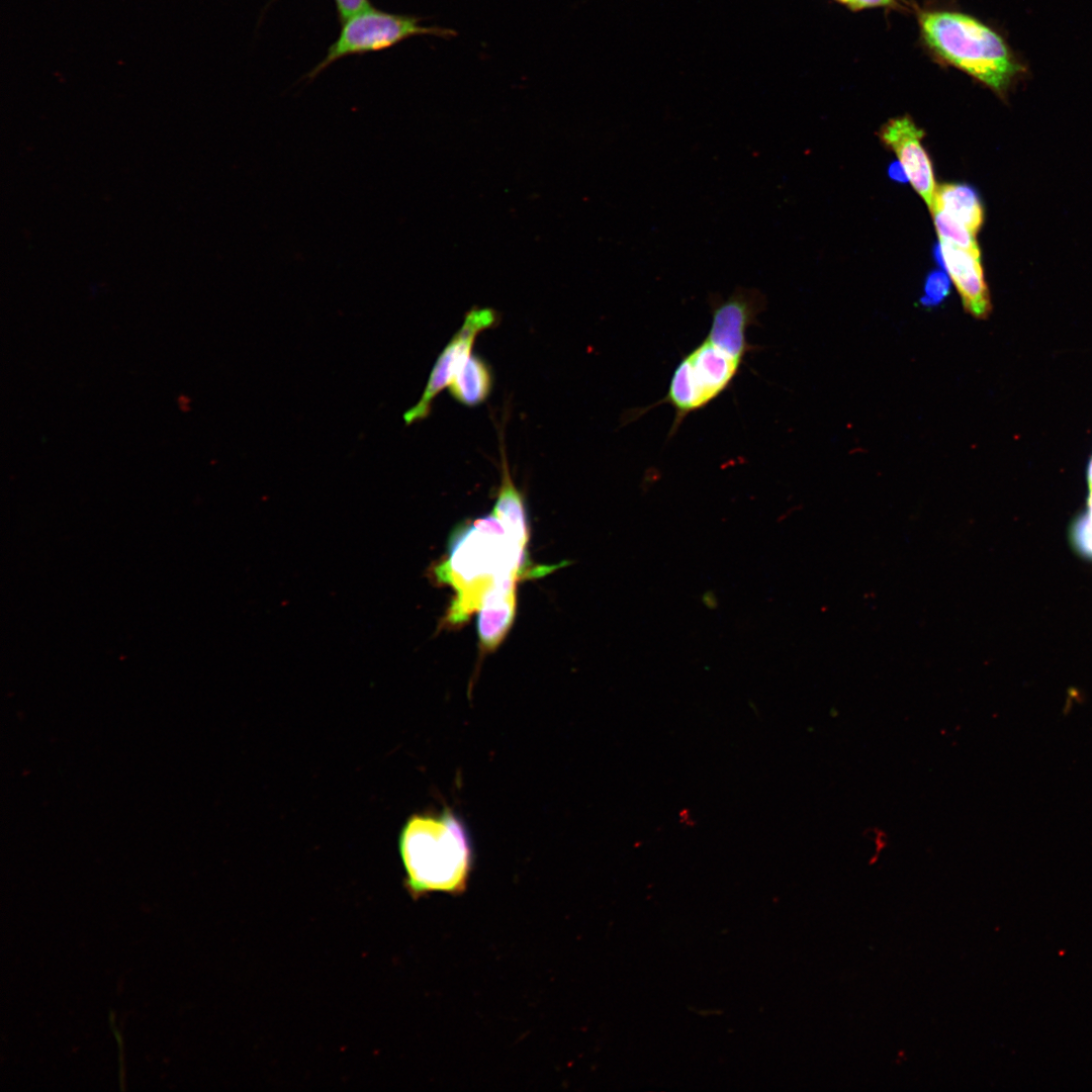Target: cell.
Masks as SVG:
<instances>
[{
    "mask_svg": "<svg viewBox=\"0 0 1092 1092\" xmlns=\"http://www.w3.org/2000/svg\"><path fill=\"white\" fill-rule=\"evenodd\" d=\"M919 39L939 65L956 68L1004 96L1026 67L993 27L967 12L915 9Z\"/></svg>",
    "mask_w": 1092,
    "mask_h": 1092,
    "instance_id": "cell-1",
    "label": "cell"
},
{
    "mask_svg": "<svg viewBox=\"0 0 1092 1092\" xmlns=\"http://www.w3.org/2000/svg\"><path fill=\"white\" fill-rule=\"evenodd\" d=\"M526 566V546L511 536L493 513L460 529L452 538L447 561L433 568L437 581L450 583L457 593L449 620L466 619L478 610L492 585L519 578Z\"/></svg>",
    "mask_w": 1092,
    "mask_h": 1092,
    "instance_id": "cell-2",
    "label": "cell"
},
{
    "mask_svg": "<svg viewBox=\"0 0 1092 1092\" xmlns=\"http://www.w3.org/2000/svg\"><path fill=\"white\" fill-rule=\"evenodd\" d=\"M399 852L405 887L414 898L433 892L454 895L466 889L472 846L462 820L449 809L412 815L401 829Z\"/></svg>",
    "mask_w": 1092,
    "mask_h": 1092,
    "instance_id": "cell-3",
    "label": "cell"
},
{
    "mask_svg": "<svg viewBox=\"0 0 1092 1092\" xmlns=\"http://www.w3.org/2000/svg\"><path fill=\"white\" fill-rule=\"evenodd\" d=\"M745 358L746 355L706 335L680 358L672 371L665 395L651 405L635 410L632 420L655 406L669 404L674 413L668 434V438H671L691 414L705 408L731 387Z\"/></svg>",
    "mask_w": 1092,
    "mask_h": 1092,
    "instance_id": "cell-4",
    "label": "cell"
},
{
    "mask_svg": "<svg viewBox=\"0 0 1092 1092\" xmlns=\"http://www.w3.org/2000/svg\"><path fill=\"white\" fill-rule=\"evenodd\" d=\"M420 18L396 15L369 8L346 20L337 41L325 60L312 71L314 76L334 61L347 55L387 49L415 35L451 38L456 32L439 26H423Z\"/></svg>",
    "mask_w": 1092,
    "mask_h": 1092,
    "instance_id": "cell-5",
    "label": "cell"
},
{
    "mask_svg": "<svg viewBox=\"0 0 1092 1092\" xmlns=\"http://www.w3.org/2000/svg\"><path fill=\"white\" fill-rule=\"evenodd\" d=\"M497 315L489 307H472L462 326L439 354L419 401L403 414L405 425L425 420L431 413L435 397L450 385L471 356L475 339L496 323Z\"/></svg>",
    "mask_w": 1092,
    "mask_h": 1092,
    "instance_id": "cell-6",
    "label": "cell"
},
{
    "mask_svg": "<svg viewBox=\"0 0 1092 1092\" xmlns=\"http://www.w3.org/2000/svg\"><path fill=\"white\" fill-rule=\"evenodd\" d=\"M708 302L712 320L707 336L746 356L757 349L748 342L747 331L766 307L761 291L738 286L726 298L711 293Z\"/></svg>",
    "mask_w": 1092,
    "mask_h": 1092,
    "instance_id": "cell-7",
    "label": "cell"
},
{
    "mask_svg": "<svg viewBox=\"0 0 1092 1092\" xmlns=\"http://www.w3.org/2000/svg\"><path fill=\"white\" fill-rule=\"evenodd\" d=\"M879 135L883 144L896 154L908 181L930 209L936 184L930 158L922 145L923 129L909 115H903L887 121Z\"/></svg>",
    "mask_w": 1092,
    "mask_h": 1092,
    "instance_id": "cell-8",
    "label": "cell"
},
{
    "mask_svg": "<svg viewBox=\"0 0 1092 1092\" xmlns=\"http://www.w3.org/2000/svg\"><path fill=\"white\" fill-rule=\"evenodd\" d=\"M937 263L943 267L971 315L985 318L991 301L981 258L943 240L934 249Z\"/></svg>",
    "mask_w": 1092,
    "mask_h": 1092,
    "instance_id": "cell-9",
    "label": "cell"
},
{
    "mask_svg": "<svg viewBox=\"0 0 1092 1092\" xmlns=\"http://www.w3.org/2000/svg\"><path fill=\"white\" fill-rule=\"evenodd\" d=\"M516 579L492 585L478 608L477 631L486 649L495 648L508 633L516 611Z\"/></svg>",
    "mask_w": 1092,
    "mask_h": 1092,
    "instance_id": "cell-10",
    "label": "cell"
},
{
    "mask_svg": "<svg viewBox=\"0 0 1092 1092\" xmlns=\"http://www.w3.org/2000/svg\"><path fill=\"white\" fill-rule=\"evenodd\" d=\"M932 206L942 209L974 235H977L983 225L984 207L978 192L970 185L959 183L939 185L936 187Z\"/></svg>",
    "mask_w": 1092,
    "mask_h": 1092,
    "instance_id": "cell-11",
    "label": "cell"
},
{
    "mask_svg": "<svg viewBox=\"0 0 1092 1092\" xmlns=\"http://www.w3.org/2000/svg\"><path fill=\"white\" fill-rule=\"evenodd\" d=\"M493 385L490 366L479 356L471 355L448 386L459 403L473 407L483 403Z\"/></svg>",
    "mask_w": 1092,
    "mask_h": 1092,
    "instance_id": "cell-12",
    "label": "cell"
},
{
    "mask_svg": "<svg viewBox=\"0 0 1092 1092\" xmlns=\"http://www.w3.org/2000/svg\"><path fill=\"white\" fill-rule=\"evenodd\" d=\"M502 453V484L492 513L515 540L527 546L529 533L524 499L512 480L505 451Z\"/></svg>",
    "mask_w": 1092,
    "mask_h": 1092,
    "instance_id": "cell-13",
    "label": "cell"
},
{
    "mask_svg": "<svg viewBox=\"0 0 1092 1092\" xmlns=\"http://www.w3.org/2000/svg\"><path fill=\"white\" fill-rule=\"evenodd\" d=\"M930 210L939 240L951 243L981 258V251L975 237L976 235L970 232L964 224L949 216L942 209L932 206Z\"/></svg>",
    "mask_w": 1092,
    "mask_h": 1092,
    "instance_id": "cell-14",
    "label": "cell"
},
{
    "mask_svg": "<svg viewBox=\"0 0 1092 1092\" xmlns=\"http://www.w3.org/2000/svg\"><path fill=\"white\" fill-rule=\"evenodd\" d=\"M1070 538L1075 549L1092 560V509H1087L1075 520L1070 529Z\"/></svg>",
    "mask_w": 1092,
    "mask_h": 1092,
    "instance_id": "cell-15",
    "label": "cell"
},
{
    "mask_svg": "<svg viewBox=\"0 0 1092 1092\" xmlns=\"http://www.w3.org/2000/svg\"><path fill=\"white\" fill-rule=\"evenodd\" d=\"M948 291V275L941 270L931 271L925 280L921 303L925 306L937 305L946 297Z\"/></svg>",
    "mask_w": 1092,
    "mask_h": 1092,
    "instance_id": "cell-16",
    "label": "cell"
},
{
    "mask_svg": "<svg viewBox=\"0 0 1092 1092\" xmlns=\"http://www.w3.org/2000/svg\"><path fill=\"white\" fill-rule=\"evenodd\" d=\"M852 11L885 8L896 11L908 9L905 0H832Z\"/></svg>",
    "mask_w": 1092,
    "mask_h": 1092,
    "instance_id": "cell-17",
    "label": "cell"
},
{
    "mask_svg": "<svg viewBox=\"0 0 1092 1092\" xmlns=\"http://www.w3.org/2000/svg\"><path fill=\"white\" fill-rule=\"evenodd\" d=\"M336 3L343 20L371 8L368 0H336Z\"/></svg>",
    "mask_w": 1092,
    "mask_h": 1092,
    "instance_id": "cell-18",
    "label": "cell"
},
{
    "mask_svg": "<svg viewBox=\"0 0 1092 1092\" xmlns=\"http://www.w3.org/2000/svg\"><path fill=\"white\" fill-rule=\"evenodd\" d=\"M888 174H889L891 179L896 180L898 182H906V181H908L907 174H906L903 166L900 164L899 161L894 162L889 166Z\"/></svg>",
    "mask_w": 1092,
    "mask_h": 1092,
    "instance_id": "cell-19",
    "label": "cell"
},
{
    "mask_svg": "<svg viewBox=\"0 0 1092 1092\" xmlns=\"http://www.w3.org/2000/svg\"><path fill=\"white\" fill-rule=\"evenodd\" d=\"M701 601L704 604V606L709 610H715L719 606L718 598H717L715 592L711 590V589L706 590L702 595Z\"/></svg>",
    "mask_w": 1092,
    "mask_h": 1092,
    "instance_id": "cell-20",
    "label": "cell"
},
{
    "mask_svg": "<svg viewBox=\"0 0 1092 1092\" xmlns=\"http://www.w3.org/2000/svg\"><path fill=\"white\" fill-rule=\"evenodd\" d=\"M1087 478H1088V485H1089V495L1092 496V458H1091L1089 466H1088Z\"/></svg>",
    "mask_w": 1092,
    "mask_h": 1092,
    "instance_id": "cell-21",
    "label": "cell"
}]
</instances>
